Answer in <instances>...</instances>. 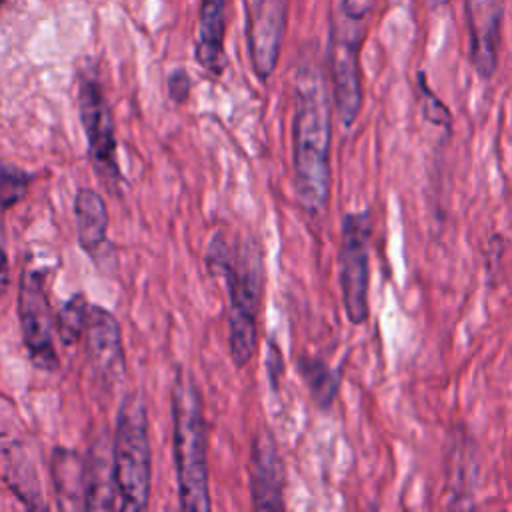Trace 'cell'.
I'll return each mask as SVG.
<instances>
[{
	"label": "cell",
	"instance_id": "9",
	"mask_svg": "<svg viewBox=\"0 0 512 512\" xmlns=\"http://www.w3.org/2000/svg\"><path fill=\"white\" fill-rule=\"evenodd\" d=\"M286 18L288 0H256L248 10V56L260 82H266L276 70L286 32Z\"/></svg>",
	"mask_w": 512,
	"mask_h": 512
},
{
	"label": "cell",
	"instance_id": "26",
	"mask_svg": "<svg viewBox=\"0 0 512 512\" xmlns=\"http://www.w3.org/2000/svg\"><path fill=\"white\" fill-rule=\"evenodd\" d=\"M4 2H6V0H0V8H2V4H4Z\"/></svg>",
	"mask_w": 512,
	"mask_h": 512
},
{
	"label": "cell",
	"instance_id": "18",
	"mask_svg": "<svg viewBox=\"0 0 512 512\" xmlns=\"http://www.w3.org/2000/svg\"><path fill=\"white\" fill-rule=\"evenodd\" d=\"M298 372L306 382L314 404L322 410L330 408L340 388V374L334 368H330L322 358L314 356H300Z\"/></svg>",
	"mask_w": 512,
	"mask_h": 512
},
{
	"label": "cell",
	"instance_id": "5",
	"mask_svg": "<svg viewBox=\"0 0 512 512\" xmlns=\"http://www.w3.org/2000/svg\"><path fill=\"white\" fill-rule=\"evenodd\" d=\"M370 234L372 220L368 210L348 212L340 226L338 244V282L346 316L352 324L360 326L370 316L368 284H370Z\"/></svg>",
	"mask_w": 512,
	"mask_h": 512
},
{
	"label": "cell",
	"instance_id": "1",
	"mask_svg": "<svg viewBox=\"0 0 512 512\" xmlns=\"http://www.w3.org/2000/svg\"><path fill=\"white\" fill-rule=\"evenodd\" d=\"M330 142L332 106L326 78L318 64L304 62L294 76L292 168L296 198L308 216L324 214L330 202Z\"/></svg>",
	"mask_w": 512,
	"mask_h": 512
},
{
	"label": "cell",
	"instance_id": "22",
	"mask_svg": "<svg viewBox=\"0 0 512 512\" xmlns=\"http://www.w3.org/2000/svg\"><path fill=\"white\" fill-rule=\"evenodd\" d=\"M168 94L176 104H182L188 98L190 78H188L186 70L176 68L174 72H170V76H168Z\"/></svg>",
	"mask_w": 512,
	"mask_h": 512
},
{
	"label": "cell",
	"instance_id": "2",
	"mask_svg": "<svg viewBox=\"0 0 512 512\" xmlns=\"http://www.w3.org/2000/svg\"><path fill=\"white\" fill-rule=\"evenodd\" d=\"M208 264L222 274L228 292V346L242 368L256 352V320L264 290L262 248L252 236L218 234L208 248Z\"/></svg>",
	"mask_w": 512,
	"mask_h": 512
},
{
	"label": "cell",
	"instance_id": "7",
	"mask_svg": "<svg viewBox=\"0 0 512 512\" xmlns=\"http://www.w3.org/2000/svg\"><path fill=\"white\" fill-rule=\"evenodd\" d=\"M78 114L88 140V158L100 182L110 190L118 188L120 168L116 158L114 118L98 78L84 74L78 88Z\"/></svg>",
	"mask_w": 512,
	"mask_h": 512
},
{
	"label": "cell",
	"instance_id": "13",
	"mask_svg": "<svg viewBox=\"0 0 512 512\" xmlns=\"http://www.w3.org/2000/svg\"><path fill=\"white\" fill-rule=\"evenodd\" d=\"M224 32L226 0H200L194 56L210 76H220L226 68Z\"/></svg>",
	"mask_w": 512,
	"mask_h": 512
},
{
	"label": "cell",
	"instance_id": "19",
	"mask_svg": "<svg viewBox=\"0 0 512 512\" xmlns=\"http://www.w3.org/2000/svg\"><path fill=\"white\" fill-rule=\"evenodd\" d=\"M90 304L82 294L70 296L56 314V334L62 344H76L84 336Z\"/></svg>",
	"mask_w": 512,
	"mask_h": 512
},
{
	"label": "cell",
	"instance_id": "16",
	"mask_svg": "<svg viewBox=\"0 0 512 512\" xmlns=\"http://www.w3.org/2000/svg\"><path fill=\"white\" fill-rule=\"evenodd\" d=\"M54 488L60 498L62 508H84V490H86V464L64 448L54 450Z\"/></svg>",
	"mask_w": 512,
	"mask_h": 512
},
{
	"label": "cell",
	"instance_id": "6",
	"mask_svg": "<svg viewBox=\"0 0 512 512\" xmlns=\"http://www.w3.org/2000/svg\"><path fill=\"white\" fill-rule=\"evenodd\" d=\"M364 38V22L350 20L342 12L332 20L328 40V66L332 80V100L338 120L350 128L362 108V76L360 46Z\"/></svg>",
	"mask_w": 512,
	"mask_h": 512
},
{
	"label": "cell",
	"instance_id": "23",
	"mask_svg": "<svg viewBox=\"0 0 512 512\" xmlns=\"http://www.w3.org/2000/svg\"><path fill=\"white\" fill-rule=\"evenodd\" d=\"M374 8V0H342L340 12L350 20L364 22Z\"/></svg>",
	"mask_w": 512,
	"mask_h": 512
},
{
	"label": "cell",
	"instance_id": "8",
	"mask_svg": "<svg viewBox=\"0 0 512 512\" xmlns=\"http://www.w3.org/2000/svg\"><path fill=\"white\" fill-rule=\"evenodd\" d=\"M18 314L22 326V340L28 348L32 362L46 372L56 370V322L52 318L50 300L44 288V274L40 270H22L18 288Z\"/></svg>",
	"mask_w": 512,
	"mask_h": 512
},
{
	"label": "cell",
	"instance_id": "10",
	"mask_svg": "<svg viewBox=\"0 0 512 512\" xmlns=\"http://www.w3.org/2000/svg\"><path fill=\"white\" fill-rule=\"evenodd\" d=\"M84 338H86L88 360L96 376L108 386L122 380L126 364H124L122 334L116 318L108 310L96 304H90Z\"/></svg>",
	"mask_w": 512,
	"mask_h": 512
},
{
	"label": "cell",
	"instance_id": "3",
	"mask_svg": "<svg viewBox=\"0 0 512 512\" xmlns=\"http://www.w3.org/2000/svg\"><path fill=\"white\" fill-rule=\"evenodd\" d=\"M172 428L178 496L182 510H210L206 426L202 396L194 378L178 370L172 386Z\"/></svg>",
	"mask_w": 512,
	"mask_h": 512
},
{
	"label": "cell",
	"instance_id": "14",
	"mask_svg": "<svg viewBox=\"0 0 512 512\" xmlns=\"http://www.w3.org/2000/svg\"><path fill=\"white\" fill-rule=\"evenodd\" d=\"M74 220L82 250L96 256L104 246L108 232V210L104 198L92 188H80L74 198Z\"/></svg>",
	"mask_w": 512,
	"mask_h": 512
},
{
	"label": "cell",
	"instance_id": "20",
	"mask_svg": "<svg viewBox=\"0 0 512 512\" xmlns=\"http://www.w3.org/2000/svg\"><path fill=\"white\" fill-rule=\"evenodd\" d=\"M32 182V174L12 164H0V210L18 204Z\"/></svg>",
	"mask_w": 512,
	"mask_h": 512
},
{
	"label": "cell",
	"instance_id": "11",
	"mask_svg": "<svg viewBox=\"0 0 512 512\" xmlns=\"http://www.w3.org/2000/svg\"><path fill=\"white\" fill-rule=\"evenodd\" d=\"M250 496L254 510H282L284 466L276 442L268 430L254 434L248 460Z\"/></svg>",
	"mask_w": 512,
	"mask_h": 512
},
{
	"label": "cell",
	"instance_id": "17",
	"mask_svg": "<svg viewBox=\"0 0 512 512\" xmlns=\"http://www.w3.org/2000/svg\"><path fill=\"white\" fill-rule=\"evenodd\" d=\"M118 490L114 480V466L108 462L106 454H98L86 464V490L84 508L86 510H110L118 506Z\"/></svg>",
	"mask_w": 512,
	"mask_h": 512
},
{
	"label": "cell",
	"instance_id": "12",
	"mask_svg": "<svg viewBox=\"0 0 512 512\" xmlns=\"http://www.w3.org/2000/svg\"><path fill=\"white\" fill-rule=\"evenodd\" d=\"M502 12V0H466L470 62L482 80H490L498 66Z\"/></svg>",
	"mask_w": 512,
	"mask_h": 512
},
{
	"label": "cell",
	"instance_id": "25",
	"mask_svg": "<svg viewBox=\"0 0 512 512\" xmlns=\"http://www.w3.org/2000/svg\"><path fill=\"white\" fill-rule=\"evenodd\" d=\"M450 0H428V4L432 6V8H438V6H444V4H448Z\"/></svg>",
	"mask_w": 512,
	"mask_h": 512
},
{
	"label": "cell",
	"instance_id": "24",
	"mask_svg": "<svg viewBox=\"0 0 512 512\" xmlns=\"http://www.w3.org/2000/svg\"><path fill=\"white\" fill-rule=\"evenodd\" d=\"M6 278H8V256L4 250V228H2V218H0V294L6 286Z\"/></svg>",
	"mask_w": 512,
	"mask_h": 512
},
{
	"label": "cell",
	"instance_id": "21",
	"mask_svg": "<svg viewBox=\"0 0 512 512\" xmlns=\"http://www.w3.org/2000/svg\"><path fill=\"white\" fill-rule=\"evenodd\" d=\"M418 100H420V108H422V116L432 122L434 126H442V128H450L452 126V114L450 110L444 106V102L428 88L426 84V76L420 72L418 74Z\"/></svg>",
	"mask_w": 512,
	"mask_h": 512
},
{
	"label": "cell",
	"instance_id": "15",
	"mask_svg": "<svg viewBox=\"0 0 512 512\" xmlns=\"http://www.w3.org/2000/svg\"><path fill=\"white\" fill-rule=\"evenodd\" d=\"M446 458V482L454 498H460L458 506H466L464 498H472L476 486V448L470 442L466 430H454Z\"/></svg>",
	"mask_w": 512,
	"mask_h": 512
},
{
	"label": "cell",
	"instance_id": "4",
	"mask_svg": "<svg viewBox=\"0 0 512 512\" xmlns=\"http://www.w3.org/2000/svg\"><path fill=\"white\" fill-rule=\"evenodd\" d=\"M112 466L122 510H144L150 498L152 458L148 438V416L138 394L124 396L114 432Z\"/></svg>",
	"mask_w": 512,
	"mask_h": 512
}]
</instances>
